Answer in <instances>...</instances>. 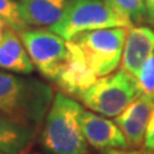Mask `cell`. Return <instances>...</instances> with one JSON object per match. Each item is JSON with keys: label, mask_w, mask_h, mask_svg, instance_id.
Wrapping results in <instances>:
<instances>
[{"label": "cell", "mask_w": 154, "mask_h": 154, "mask_svg": "<svg viewBox=\"0 0 154 154\" xmlns=\"http://www.w3.org/2000/svg\"><path fill=\"white\" fill-rule=\"evenodd\" d=\"M19 37L33 67L48 80L54 81L63 67L68 49L67 40L50 28H25Z\"/></svg>", "instance_id": "6"}, {"label": "cell", "mask_w": 154, "mask_h": 154, "mask_svg": "<svg viewBox=\"0 0 154 154\" xmlns=\"http://www.w3.org/2000/svg\"><path fill=\"white\" fill-rule=\"evenodd\" d=\"M103 154H154L153 152L148 150V149H108V150H104Z\"/></svg>", "instance_id": "18"}, {"label": "cell", "mask_w": 154, "mask_h": 154, "mask_svg": "<svg viewBox=\"0 0 154 154\" xmlns=\"http://www.w3.org/2000/svg\"><path fill=\"white\" fill-rule=\"evenodd\" d=\"M8 28H11L9 23H8L3 17H0V40L3 38L4 35H5V32L8 31Z\"/></svg>", "instance_id": "20"}, {"label": "cell", "mask_w": 154, "mask_h": 154, "mask_svg": "<svg viewBox=\"0 0 154 154\" xmlns=\"http://www.w3.org/2000/svg\"><path fill=\"white\" fill-rule=\"evenodd\" d=\"M84 108L63 91L57 93L41 132V144L50 154H89V144L81 127Z\"/></svg>", "instance_id": "2"}, {"label": "cell", "mask_w": 154, "mask_h": 154, "mask_svg": "<svg viewBox=\"0 0 154 154\" xmlns=\"http://www.w3.org/2000/svg\"><path fill=\"white\" fill-rule=\"evenodd\" d=\"M144 146H145L148 150L154 153V110H153L152 117L149 119V123L146 127L145 137H144Z\"/></svg>", "instance_id": "17"}, {"label": "cell", "mask_w": 154, "mask_h": 154, "mask_svg": "<svg viewBox=\"0 0 154 154\" xmlns=\"http://www.w3.org/2000/svg\"><path fill=\"white\" fill-rule=\"evenodd\" d=\"M81 127L88 144L98 150L122 149L128 146L126 137L118 125L105 118V116L84 109L81 114Z\"/></svg>", "instance_id": "8"}, {"label": "cell", "mask_w": 154, "mask_h": 154, "mask_svg": "<svg viewBox=\"0 0 154 154\" xmlns=\"http://www.w3.org/2000/svg\"><path fill=\"white\" fill-rule=\"evenodd\" d=\"M130 27H109L81 32L71 40L80 48L86 62L98 77L107 76L121 63Z\"/></svg>", "instance_id": "5"}, {"label": "cell", "mask_w": 154, "mask_h": 154, "mask_svg": "<svg viewBox=\"0 0 154 154\" xmlns=\"http://www.w3.org/2000/svg\"><path fill=\"white\" fill-rule=\"evenodd\" d=\"M154 51V30L148 26H131L125 40L121 66L134 79L143 63Z\"/></svg>", "instance_id": "10"}, {"label": "cell", "mask_w": 154, "mask_h": 154, "mask_svg": "<svg viewBox=\"0 0 154 154\" xmlns=\"http://www.w3.org/2000/svg\"><path fill=\"white\" fill-rule=\"evenodd\" d=\"M118 13L128 18L132 23L146 21V11L144 0H105Z\"/></svg>", "instance_id": "14"}, {"label": "cell", "mask_w": 154, "mask_h": 154, "mask_svg": "<svg viewBox=\"0 0 154 154\" xmlns=\"http://www.w3.org/2000/svg\"><path fill=\"white\" fill-rule=\"evenodd\" d=\"M23 154H37V153H23Z\"/></svg>", "instance_id": "21"}, {"label": "cell", "mask_w": 154, "mask_h": 154, "mask_svg": "<svg viewBox=\"0 0 154 154\" xmlns=\"http://www.w3.org/2000/svg\"><path fill=\"white\" fill-rule=\"evenodd\" d=\"M50 86L0 71V112L18 122L37 128L53 103Z\"/></svg>", "instance_id": "1"}, {"label": "cell", "mask_w": 154, "mask_h": 154, "mask_svg": "<svg viewBox=\"0 0 154 154\" xmlns=\"http://www.w3.org/2000/svg\"><path fill=\"white\" fill-rule=\"evenodd\" d=\"M131 26L132 22L105 0H68L63 16L49 28L68 41L81 32Z\"/></svg>", "instance_id": "3"}, {"label": "cell", "mask_w": 154, "mask_h": 154, "mask_svg": "<svg viewBox=\"0 0 154 154\" xmlns=\"http://www.w3.org/2000/svg\"><path fill=\"white\" fill-rule=\"evenodd\" d=\"M68 0H17L18 14L23 25L51 26L60 19Z\"/></svg>", "instance_id": "11"}, {"label": "cell", "mask_w": 154, "mask_h": 154, "mask_svg": "<svg viewBox=\"0 0 154 154\" xmlns=\"http://www.w3.org/2000/svg\"><path fill=\"white\" fill-rule=\"evenodd\" d=\"M139 94L154 98V51L144 62L137 76L135 77Z\"/></svg>", "instance_id": "15"}, {"label": "cell", "mask_w": 154, "mask_h": 154, "mask_svg": "<svg viewBox=\"0 0 154 154\" xmlns=\"http://www.w3.org/2000/svg\"><path fill=\"white\" fill-rule=\"evenodd\" d=\"M0 154H5V153H3V152H0Z\"/></svg>", "instance_id": "22"}, {"label": "cell", "mask_w": 154, "mask_h": 154, "mask_svg": "<svg viewBox=\"0 0 154 154\" xmlns=\"http://www.w3.org/2000/svg\"><path fill=\"white\" fill-rule=\"evenodd\" d=\"M0 68L22 75H30L35 69L18 32L12 27L0 40Z\"/></svg>", "instance_id": "12"}, {"label": "cell", "mask_w": 154, "mask_h": 154, "mask_svg": "<svg viewBox=\"0 0 154 154\" xmlns=\"http://www.w3.org/2000/svg\"><path fill=\"white\" fill-rule=\"evenodd\" d=\"M139 96L135 79L123 69L98 79L80 94L86 108L105 117H117Z\"/></svg>", "instance_id": "4"}, {"label": "cell", "mask_w": 154, "mask_h": 154, "mask_svg": "<svg viewBox=\"0 0 154 154\" xmlns=\"http://www.w3.org/2000/svg\"><path fill=\"white\" fill-rule=\"evenodd\" d=\"M0 17L5 19L9 26L17 32L27 28L19 18L17 0H0Z\"/></svg>", "instance_id": "16"}, {"label": "cell", "mask_w": 154, "mask_h": 154, "mask_svg": "<svg viewBox=\"0 0 154 154\" xmlns=\"http://www.w3.org/2000/svg\"><path fill=\"white\" fill-rule=\"evenodd\" d=\"M36 130L0 112V152L23 154L36 136Z\"/></svg>", "instance_id": "13"}, {"label": "cell", "mask_w": 154, "mask_h": 154, "mask_svg": "<svg viewBox=\"0 0 154 154\" xmlns=\"http://www.w3.org/2000/svg\"><path fill=\"white\" fill-rule=\"evenodd\" d=\"M154 110V98L139 94L123 112L116 117L114 122L121 128L128 146H137L144 143L149 119Z\"/></svg>", "instance_id": "9"}, {"label": "cell", "mask_w": 154, "mask_h": 154, "mask_svg": "<svg viewBox=\"0 0 154 154\" xmlns=\"http://www.w3.org/2000/svg\"><path fill=\"white\" fill-rule=\"evenodd\" d=\"M144 5L146 11V21L154 26V0H144Z\"/></svg>", "instance_id": "19"}, {"label": "cell", "mask_w": 154, "mask_h": 154, "mask_svg": "<svg viewBox=\"0 0 154 154\" xmlns=\"http://www.w3.org/2000/svg\"><path fill=\"white\" fill-rule=\"evenodd\" d=\"M67 49L68 54L66 62L54 81L64 94L79 98L80 94L90 88L99 77L89 67L82 51L72 40L67 41Z\"/></svg>", "instance_id": "7"}]
</instances>
